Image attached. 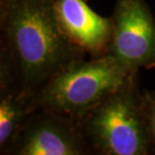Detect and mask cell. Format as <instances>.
<instances>
[{"label": "cell", "instance_id": "cell-2", "mask_svg": "<svg viewBox=\"0 0 155 155\" xmlns=\"http://www.w3.org/2000/svg\"><path fill=\"white\" fill-rule=\"evenodd\" d=\"M91 154L149 155L138 73L77 119Z\"/></svg>", "mask_w": 155, "mask_h": 155}, {"label": "cell", "instance_id": "cell-3", "mask_svg": "<svg viewBox=\"0 0 155 155\" xmlns=\"http://www.w3.org/2000/svg\"><path fill=\"white\" fill-rule=\"evenodd\" d=\"M137 72L106 54L78 58L49 79L30 97L35 110L45 109L78 119Z\"/></svg>", "mask_w": 155, "mask_h": 155}, {"label": "cell", "instance_id": "cell-4", "mask_svg": "<svg viewBox=\"0 0 155 155\" xmlns=\"http://www.w3.org/2000/svg\"><path fill=\"white\" fill-rule=\"evenodd\" d=\"M2 155H88L91 154L74 118L38 109L26 117Z\"/></svg>", "mask_w": 155, "mask_h": 155}, {"label": "cell", "instance_id": "cell-1", "mask_svg": "<svg viewBox=\"0 0 155 155\" xmlns=\"http://www.w3.org/2000/svg\"><path fill=\"white\" fill-rule=\"evenodd\" d=\"M0 51L19 87L31 97L55 74L85 54L63 32L52 0H0Z\"/></svg>", "mask_w": 155, "mask_h": 155}, {"label": "cell", "instance_id": "cell-6", "mask_svg": "<svg viewBox=\"0 0 155 155\" xmlns=\"http://www.w3.org/2000/svg\"><path fill=\"white\" fill-rule=\"evenodd\" d=\"M58 23L66 36L90 57L109 51L112 38V18L103 17L85 0H52Z\"/></svg>", "mask_w": 155, "mask_h": 155}, {"label": "cell", "instance_id": "cell-7", "mask_svg": "<svg viewBox=\"0 0 155 155\" xmlns=\"http://www.w3.org/2000/svg\"><path fill=\"white\" fill-rule=\"evenodd\" d=\"M35 111L30 97L18 87L0 88V151L9 143L26 117Z\"/></svg>", "mask_w": 155, "mask_h": 155}, {"label": "cell", "instance_id": "cell-5", "mask_svg": "<svg viewBox=\"0 0 155 155\" xmlns=\"http://www.w3.org/2000/svg\"><path fill=\"white\" fill-rule=\"evenodd\" d=\"M108 54L131 72L155 69V17L145 0H117Z\"/></svg>", "mask_w": 155, "mask_h": 155}, {"label": "cell", "instance_id": "cell-8", "mask_svg": "<svg viewBox=\"0 0 155 155\" xmlns=\"http://www.w3.org/2000/svg\"><path fill=\"white\" fill-rule=\"evenodd\" d=\"M143 108L150 154L155 155V91L143 90Z\"/></svg>", "mask_w": 155, "mask_h": 155}]
</instances>
